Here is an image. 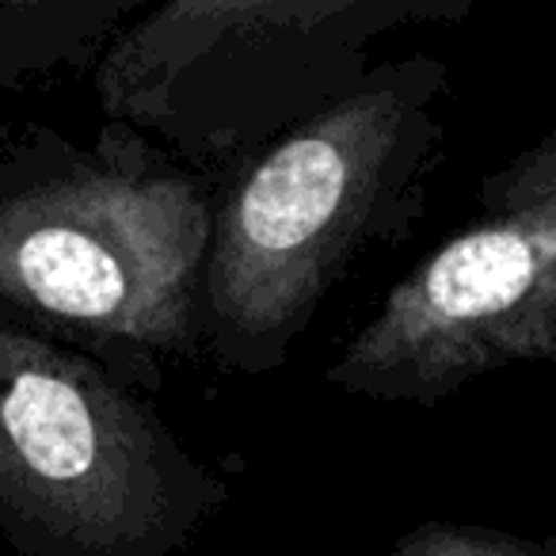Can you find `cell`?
Instances as JSON below:
<instances>
[{"label":"cell","instance_id":"2","mask_svg":"<svg viewBox=\"0 0 556 556\" xmlns=\"http://www.w3.org/2000/svg\"><path fill=\"white\" fill-rule=\"evenodd\" d=\"M214 222L199 184L141 156L20 149L0 168V309L153 378L202 336Z\"/></svg>","mask_w":556,"mask_h":556},{"label":"cell","instance_id":"6","mask_svg":"<svg viewBox=\"0 0 556 556\" xmlns=\"http://www.w3.org/2000/svg\"><path fill=\"white\" fill-rule=\"evenodd\" d=\"M488 210L492 217L518 214V210L556 206V134L541 141L533 153L515 161L507 172L488 179Z\"/></svg>","mask_w":556,"mask_h":556},{"label":"cell","instance_id":"3","mask_svg":"<svg viewBox=\"0 0 556 556\" xmlns=\"http://www.w3.org/2000/svg\"><path fill=\"white\" fill-rule=\"evenodd\" d=\"M222 484L62 340L0 317V530L24 556H172Z\"/></svg>","mask_w":556,"mask_h":556},{"label":"cell","instance_id":"1","mask_svg":"<svg viewBox=\"0 0 556 556\" xmlns=\"http://www.w3.org/2000/svg\"><path fill=\"white\" fill-rule=\"evenodd\" d=\"M439 92L427 58L381 70L252 164L202 275V336L225 366L282 363L355 252L401 225L439 146Z\"/></svg>","mask_w":556,"mask_h":556},{"label":"cell","instance_id":"5","mask_svg":"<svg viewBox=\"0 0 556 556\" xmlns=\"http://www.w3.org/2000/svg\"><path fill=\"white\" fill-rule=\"evenodd\" d=\"M393 556H556V548L480 530V526L427 522L396 541Z\"/></svg>","mask_w":556,"mask_h":556},{"label":"cell","instance_id":"4","mask_svg":"<svg viewBox=\"0 0 556 556\" xmlns=\"http://www.w3.org/2000/svg\"><path fill=\"white\" fill-rule=\"evenodd\" d=\"M556 358V206L454 237L386 298L332 381L378 401H439L488 370Z\"/></svg>","mask_w":556,"mask_h":556}]
</instances>
